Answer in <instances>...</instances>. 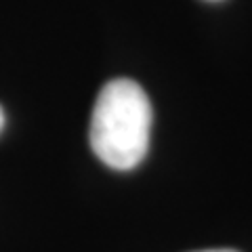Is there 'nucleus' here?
I'll use <instances>...</instances> for the list:
<instances>
[{
	"label": "nucleus",
	"mask_w": 252,
	"mask_h": 252,
	"mask_svg": "<svg viewBox=\"0 0 252 252\" xmlns=\"http://www.w3.org/2000/svg\"><path fill=\"white\" fill-rule=\"evenodd\" d=\"M154 112L147 93L130 78L103 84L91 116L89 141L94 156L114 170L137 168L149 149Z\"/></svg>",
	"instance_id": "nucleus-1"
},
{
	"label": "nucleus",
	"mask_w": 252,
	"mask_h": 252,
	"mask_svg": "<svg viewBox=\"0 0 252 252\" xmlns=\"http://www.w3.org/2000/svg\"><path fill=\"white\" fill-rule=\"evenodd\" d=\"M4 122H6V118H4V109L0 107V132H2V128H4Z\"/></svg>",
	"instance_id": "nucleus-2"
},
{
	"label": "nucleus",
	"mask_w": 252,
	"mask_h": 252,
	"mask_svg": "<svg viewBox=\"0 0 252 252\" xmlns=\"http://www.w3.org/2000/svg\"><path fill=\"white\" fill-rule=\"evenodd\" d=\"M200 252H238V250H227V248H223V250H200Z\"/></svg>",
	"instance_id": "nucleus-3"
},
{
	"label": "nucleus",
	"mask_w": 252,
	"mask_h": 252,
	"mask_svg": "<svg viewBox=\"0 0 252 252\" xmlns=\"http://www.w3.org/2000/svg\"><path fill=\"white\" fill-rule=\"evenodd\" d=\"M212 2H215V0H212Z\"/></svg>",
	"instance_id": "nucleus-4"
}]
</instances>
